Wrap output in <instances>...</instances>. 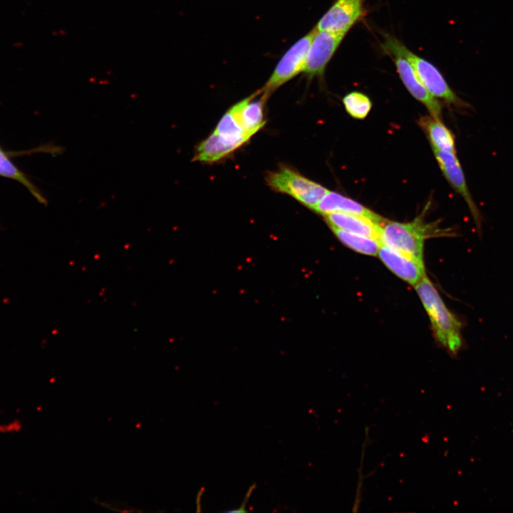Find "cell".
<instances>
[{
    "label": "cell",
    "mask_w": 513,
    "mask_h": 513,
    "mask_svg": "<svg viewBox=\"0 0 513 513\" xmlns=\"http://www.w3.org/2000/svg\"><path fill=\"white\" fill-rule=\"evenodd\" d=\"M415 289L428 314L437 341L450 353L456 354L462 346L460 323L446 307L427 276L415 285Z\"/></svg>",
    "instance_id": "cell-1"
},
{
    "label": "cell",
    "mask_w": 513,
    "mask_h": 513,
    "mask_svg": "<svg viewBox=\"0 0 513 513\" xmlns=\"http://www.w3.org/2000/svg\"><path fill=\"white\" fill-rule=\"evenodd\" d=\"M382 47L390 56H400L406 59L424 86L435 98L457 107L468 108V103L456 95L437 67L411 51L395 36L385 33Z\"/></svg>",
    "instance_id": "cell-2"
},
{
    "label": "cell",
    "mask_w": 513,
    "mask_h": 513,
    "mask_svg": "<svg viewBox=\"0 0 513 513\" xmlns=\"http://www.w3.org/2000/svg\"><path fill=\"white\" fill-rule=\"evenodd\" d=\"M431 229L418 219L405 223L383 221L379 239L382 245L423 261L424 241L430 234Z\"/></svg>",
    "instance_id": "cell-3"
},
{
    "label": "cell",
    "mask_w": 513,
    "mask_h": 513,
    "mask_svg": "<svg viewBox=\"0 0 513 513\" xmlns=\"http://www.w3.org/2000/svg\"><path fill=\"white\" fill-rule=\"evenodd\" d=\"M266 180L268 185L274 191L286 194L313 210L328 191L320 184L286 166L269 172Z\"/></svg>",
    "instance_id": "cell-4"
},
{
    "label": "cell",
    "mask_w": 513,
    "mask_h": 513,
    "mask_svg": "<svg viewBox=\"0 0 513 513\" xmlns=\"http://www.w3.org/2000/svg\"><path fill=\"white\" fill-rule=\"evenodd\" d=\"M315 28L299 39L284 53L270 78L259 91L267 100L279 87L304 72L308 51L315 33Z\"/></svg>",
    "instance_id": "cell-5"
},
{
    "label": "cell",
    "mask_w": 513,
    "mask_h": 513,
    "mask_svg": "<svg viewBox=\"0 0 513 513\" xmlns=\"http://www.w3.org/2000/svg\"><path fill=\"white\" fill-rule=\"evenodd\" d=\"M365 15L364 0H336L321 18L315 28L346 34Z\"/></svg>",
    "instance_id": "cell-6"
},
{
    "label": "cell",
    "mask_w": 513,
    "mask_h": 513,
    "mask_svg": "<svg viewBox=\"0 0 513 513\" xmlns=\"http://www.w3.org/2000/svg\"><path fill=\"white\" fill-rule=\"evenodd\" d=\"M315 30L304 70V73L310 78L323 75L328 63L346 35Z\"/></svg>",
    "instance_id": "cell-7"
},
{
    "label": "cell",
    "mask_w": 513,
    "mask_h": 513,
    "mask_svg": "<svg viewBox=\"0 0 513 513\" xmlns=\"http://www.w3.org/2000/svg\"><path fill=\"white\" fill-rule=\"evenodd\" d=\"M433 152L445 178L452 188L462 197L473 216L475 224L480 229L481 215L468 189L456 153L437 150H433Z\"/></svg>",
    "instance_id": "cell-8"
},
{
    "label": "cell",
    "mask_w": 513,
    "mask_h": 513,
    "mask_svg": "<svg viewBox=\"0 0 513 513\" xmlns=\"http://www.w3.org/2000/svg\"><path fill=\"white\" fill-rule=\"evenodd\" d=\"M390 56L408 91L427 108L431 116L440 118L442 113L440 102L426 89L410 63L400 56Z\"/></svg>",
    "instance_id": "cell-9"
},
{
    "label": "cell",
    "mask_w": 513,
    "mask_h": 513,
    "mask_svg": "<svg viewBox=\"0 0 513 513\" xmlns=\"http://www.w3.org/2000/svg\"><path fill=\"white\" fill-rule=\"evenodd\" d=\"M378 255L392 272L411 285L426 276L423 261L382 244Z\"/></svg>",
    "instance_id": "cell-10"
},
{
    "label": "cell",
    "mask_w": 513,
    "mask_h": 513,
    "mask_svg": "<svg viewBox=\"0 0 513 513\" xmlns=\"http://www.w3.org/2000/svg\"><path fill=\"white\" fill-rule=\"evenodd\" d=\"M314 210L323 215L332 212H343L363 216L378 223L384 221L383 217L361 204L329 190L319 200Z\"/></svg>",
    "instance_id": "cell-11"
},
{
    "label": "cell",
    "mask_w": 513,
    "mask_h": 513,
    "mask_svg": "<svg viewBox=\"0 0 513 513\" xmlns=\"http://www.w3.org/2000/svg\"><path fill=\"white\" fill-rule=\"evenodd\" d=\"M324 217L331 228L373 237L380 241L381 223L363 216L343 212H332L325 214Z\"/></svg>",
    "instance_id": "cell-12"
},
{
    "label": "cell",
    "mask_w": 513,
    "mask_h": 513,
    "mask_svg": "<svg viewBox=\"0 0 513 513\" xmlns=\"http://www.w3.org/2000/svg\"><path fill=\"white\" fill-rule=\"evenodd\" d=\"M255 94L238 102L232 108L235 112L242 128L251 138L265 124L264 120V104L266 101L263 96L253 100Z\"/></svg>",
    "instance_id": "cell-13"
},
{
    "label": "cell",
    "mask_w": 513,
    "mask_h": 513,
    "mask_svg": "<svg viewBox=\"0 0 513 513\" xmlns=\"http://www.w3.org/2000/svg\"><path fill=\"white\" fill-rule=\"evenodd\" d=\"M241 147L216 132H213L195 148L194 161L211 163L218 161Z\"/></svg>",
    "instance_id": "cell-14"
},
{
    "label": "cell",
    "mask_w": 513,
    "mask_h": 513,
    "mask_svg": "<svg viewBox=\"0 0 513 513\" xmlns=\"http://www.w3.org/2000/svg\"><path fill=\"white\" fill-rule=\"evenodd\" d=\"M420 125L426 132L433 150L456 153L455 137L440 118L431 115L423 117Z\"/></svg>",
    "instance_id": "cell-15"
},
{
    "label": "cell",
    "mask_w": 513,
    "mask_h": 513,
    "mask_svg": "<svg viewBox=\"0 0 513 513\" xmlns=\"http://www.w3.org/2000/svg\"><path fill=\"white\" fill-rule=\"evenodd\" d=\"M337 238L351 249L366 255H378L380 242L375 238L351 233L343 229L331 228Z\"/></svg>",
    "instance_id": "cell-16"
},
{
    "label": "cell",
    "mask_w": 513,
    "mask_h": 513,
    "mask_svg": "<svg viewBox=\"0 0 513 513\" xmlns=\"http://www.w3.org/2000/svg\"><path fill=\"white\" fill-rule=\"evenodd\" d=\"M214 131L241 146L250 139L232 108L223 115Z\"/></svg>",
    "instance_id": "cell-17"
},
{
    "label": "cell",
    "mask_w": 513,
    "mask_h": 513,
    "mask_svg": "<svg viewBox=\"0 0 513 513\" xmlns=\"http://www.w3.org/2000/svg\"><path fill=\"white\" fill-rule=\"evenodd\" d=\"M0 176L16 180L23 185L29 192L41 203L45 199L29 179L10 160L0 147Z\"/></svg>",
    "instance_id": "cell-18"
},
{
    "label": "cell",
    "mask_w": 513,
    "mask_h": 513,
    "mask_svg": "<svg viewBox=\"0 0 513 513\" xmlns=\"http://www.w3.org/2000/svg\"><path fill=\"white\" fill-rule=\"evenodd\" d=\"M343 103L346 112L356 119H364L370 111L372 103L365 94L353 91L346 95Z\"/></svg>",
    "instance_id": "cell-19"
}]
</instances>
